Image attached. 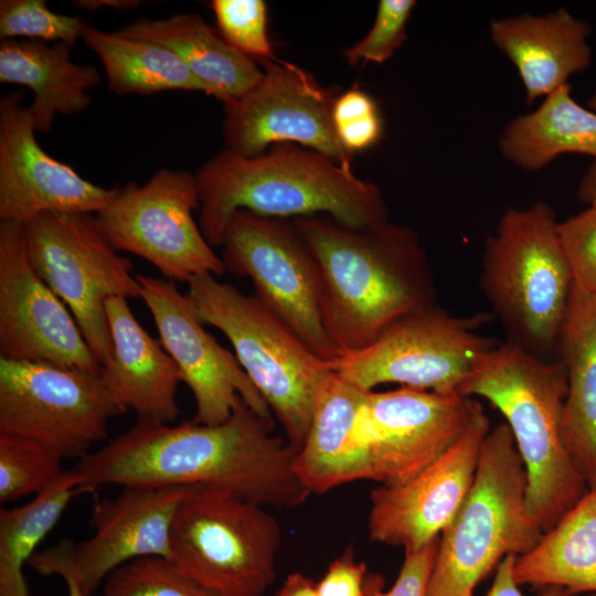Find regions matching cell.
<instances>
[{
  "label": "cell",
  "mask_w": 596,
  "mask_h": 596,
  "mask_svg": "<svg viewBox=\"0 0 596 596\" xmlns=\"http://www.w3.org/2000/svg\"><path fill=\"white\" fill-rule=\"evenodd\" d=\"M273 427L242 398L217 425L138 418L74 468L82 493L105 485L201 487L266 508H294L310 493L295 473L296 451Z\"/></svg>",
  "instance_id": "6da1fadb"
},
{
  "label": "cell",
  "mask_w": 596,
  "mask_h": 596,
  "mask_svg": "<svg viewBox=\"0 0 596 596\" xmlns=\"http://www.w3.org/2000/svg\"><path fill=\"white\" fill-rule=\"evenodd\" d=\"M292 224L315 259L321 320L338 356L438 306L432 267L412 228L389 221L350 227L318 215Z\"/></svg>",
  "instance_id": "7a4b0ae2"
},
{
  "label": "cell",
  "mask_w": 596,
  "mask_h": 596,
  "mask_svg": "<svg viewBox=\"0 0 596 596\" xmlns=\"http://www.w3.org/2000/svg\"><path fill=\"white\" fill-rule=\"evenodd\" d=\"M195 179L199 226L211 246L221 247L226 225L240 210L278 219L324 214L350 227L389 221L376 184L356 177L351 166L294 143L275 145L254 158L224 149Z\"/></svg>",
  "instance_id": "3957f363"
},
{
  "label": "cell",
  "mask_w": 596,
  "mask_h": 596,
  "mask_svg": "<svg viewBox=\"0 0 596 596\" xmlns=\"http://www.w3.org/2000/svg\"><path fill=\"white\" fill-rule=\"evenodd\" d=\"M567 372L505 341L476 364L461 394L486 398L504 417L526 471V508L543 533L589 490L562 437Z\"/></svg>",
  "instance_id": "277c9868"
},
{
  "label": "cell",
  "mask_w": 596,
  "mask_h": 596,
  "mask_svg": "<svg viewBox=\"0 0 596 596\" xmlns=\"http://www.w3.org/2000/svg\"><path fill=\"white\" fill-rule=\"evenodd\" d=\"M553 209H508L485 243L480 287L507 341L555 359L573 281Z\"/></svg>",
  "instance_id": "5b68a950"
},
{
  "label": "cell",
  "mask_w": 596,
  "mask_h": 596,
  "mask_svg": "<svg viewBox=\"0 0 596 596\" xmlns=\"http://www.w3.org/2000/svg\"><path fill=\"white\" fill-rule=\"evenodd\" d=\"M526 471L502 422L485 437L472 486L439 535L427 596H472L508 555L532 550L543 531L526 508Z\"/></svg>",
  "instance_id": "8992f818"
},
{
  "label": "cell",
  "mask_w": 596,
  "mask_h": 596,
  "mask_svg": "<svg viewBox=\"0 0 596 596\" xmlns=\"http://www.w3.org/2000/svg\"><path fill=\"white\" fill-rule=\"evenodd\" d=\"M195 317L230 340L235 356L272 413L287 443L301 449L317 394L333 371V361L318 356L255 296L215 279L212 274L188 281Z\"/></svg>",
  "instance_id": "52a82bcc"
},
{
  "label": "cell",
  "mask_w": 596,
  "mask_h": 596,
  "mask_svg": "<svg viewBox=\"0 0 596 596\" xmlns=\"http://www.w3.org/2000/svg\"><path fill=\"white\" fill-rule=\"evenodd\" d=\"M281 529L266 507L194 487L170 534V562L217 596H262L276 577Z\"/></svg>",
  "instance_id": "ba28073f"
},
{
  "label": "cell",
  "mask_w": 596,
  "mask_h": 596,
  "mask_svg": "<svg viewBox=\"0 0 596 596\" xmlns=\"http://www.w3.org/2000/svg\"><path fill=\"white\" fill-rule=\"evenodd\" d=\"M24 230L34 269L70 309L105 365L113 358L106 301L141 299L132 265L109 243L96 215L47 212L26 222Z\"/></svg>",
  "instance_id": "9c48e42d"
},
{
  "label": "cell",
  "mask_w": 596,
  "mask_h": 596,
  "mask_svg": "<svg viewBox=\"0 0 596 596\" xmlns=\"http://www.w3.org/2000/svg\"><path fill=\"white\" fill-rule=\"evenodd\" d=\"M489 312L455 316L439 305L400 319L365 348L338 356L333 370L353 385L461 394L478 361L497 344L478 333Z\"/></svg>",
  "instance_id": "30bf717a"
},
{
  "label": "cell",
  "mask_w": 596,
  "mask_h": 596,
  "mask_svg": "<svg viewBox=\"0 0 596 596\" xmlns=\"http://www.w3.org/2000/svg\"><path fill=\"white\" fill-rule=\"evenodd\" d=\"M100 373L0 359V432L35 440L63 458L91 454L124 414Z\"/></svg>",
  "instance_id": "8fae6325"
},
{
  "label": "cell",
  "mask_w": 596,
  "mask_h": 596,
  "mask_svg": "<svg viewBox=\"0 0 596 596\" xmlns=\"http://www.w3.org/2000/svg\"><path fill=\"white\" fill-rule=\"evenodd\" d=\"M199 205L195 174L161 169L143 185L119 188L96 219L115 249L142 257L169 280L188 283L226 273L193 217Z\"/></svg>",
  "instance_id": "7c38bea8"
},
{
  "label": "cell",
  "mask_w": 596,
  "mask_h": 596,
  "mask_svg": "<svg viewBox=\"0 0 596 596\" xmlns=\"http://www.w3.org/2000/svg\"><path fill=\"white\" fill-rule=\"evenodd\" d=\"M221 247L226 272L251 278L254 296L318 356L337 359L321 320L317 266L292 223L236 211Z\"/></svg>",
  "instance_id": "4fadbf2b"
},
{
  "label": "cell",
  "mask_w": 596,
  "mask_h": 596,
  "mask_svg": "<svg viewBox=\"0 0 596 596\" xmlns=\"http://www.w3.org/2000/svg\"><path fill=\"white\" fill-rule=\"evenodd\" d=\"M194 487H123L116 498L96 497L89 523L94 534L82 543L63 540L35 552L29 565L43 576L73 579L91 596L119 566L146 556L170 560L175 513Z\"/></svg>",
  "instance_id": "5bb4252c"
},
{
  "label": "cell",
  "mask_w": 596,
  "mask_h": 596,
  "mask_svg": "<svg viewBox=\"0 0 596 596\" xmlns=\"http://www.w3.org/2000/svg\"><path fill=\"white\" fill-rule=\"evenodd\" d=\"M263 66L259 82L225 104V149L254 158L268 146L298 143L351 166L353 155L340 143L332 123L338 94L295 64L276 58Z\"/></svg>",
  "instance_id": "9a60e30c"
},
{
  "label": "cell",
  "mask_w": 596,
  "mask_h": 596,
  "mask_svg": "<svg viewBox=\"0 0 596 596\" xmlns=\"http://www.w3.org/2000/svg\"><path fill=\"white\" fill-rule=\"evenodd\" d=\"M0 354L100 373L76 320L34 269L24 224L0 223Z\"/></svg>",
  "instance_id": "2e32d148"
},
{
  "label": "cell",
  "mask_w": 596,
  "mask_h": 596,
  "mask_svg": "<svg viewBox=\"0 0 596 596\" xmlns=\"http://www.w3.org/2000/svg\"><path fill=\"white\" fill-rule=\"evenodd\" d=\"M481 405L469 396L400 386L370 391L360 416L371 480L402 485L437 459Z\"/></svg>",
  "instance_id": "e0dca14e"
},
{
  "label": "cell",
  "mask_w": 596,
  "mask_h": 596,
  "mask_svg": "<svg viewBox=\"0 0 596 596\" xmlns=\"http://www.w3.org/2000/svg\"><path fill=\"white\" fill-rule=\"evenodd\" d=\"M136 276L160 342L194 396L193 421L206 425L224 423L242 398L259 416L274 422L269 406L236 356L203 328L188 296L179 291L174 281Z\"/></svg>",
  "instance_id": "ac0fdd59"
},
{
  "label": "cell",
  "mask_w": 596,
  "mask_h": 596,
  "mask_svg": "<svg viewBox=\"0 0 596 596\" xmlns=\"http://www.w3.org/2000/svg\"><path fill=\"white\" fill-rule=\"evenodd\" d=\"M490 421L482 406L464 433L437 459L398 486H377L370 494L371 541L404 552L437 539L466 499Z\"/></svg>",
  "instance_id": "d6986e66"
},
{
  "label": "cell",
  "mask_w": 596,
  "mask_h": 596,
  "mask_svg": "<svg viewBox=\"0 0 596 596\" xmlns=\"http://www.w3.org/2000/svg\"><path fill=\"white\" fill-rule=\"evenodd\" d=\"M22 95L0 102V220L25 224L47 213H98L119 188H103L47 155Z\"/></svg>",
  "instance_id": "ffe728a7"
},
{
  "label": "cell",
  "mask_w": 596,
  "mask_h": 596,
  "mask_svg": "<svg viewBox=\"0 0 596 596\" xmlns=\"http://www.w3.org/2000/svg\"><path fill=\"white\" fill-rule=\"evenodd\" d=\"M369 392L334 370L322 383L306 440L294 459L295 473L310 494L371 480V465L359 428Z\"/></svg>",
  "instance_id": "44dd1931"
},
{
  "label": "cell",
  "mask_w": 596,
  "mask_h": 596,
  "mask_svg": "<svg viewBox=\"0 0 596 596\" xmlns=\"http://www.w3.org/2000/svg\"><path fill=\"white\" fill-rule=\"evenodd\" d=\"M127 300L111 297L106 301L113 358L102 366L100 375L113 396L138 418L170 423L180 413L179 369L162 343L140 326Z\"/></svg>",
  "instance_id": "7402d4cb"
},
{
  "label": "cell",
  "mask_w": 596,
  "mask_h": 596,
  "mask_svg": "<svg viewBox=\"0 0 596 596\" xmlns=\"http://www.w3.org/2000/svg\"><path fill=\"white\" fill-rule=\"evenodd\" d=\"M590 26L558 9L543 17L493 20V43L512 61L523 82L526 103L547 96L590 64L586 39Z\"/></svg>",
  "instance_id": "603a6c76"
},
{
  "label": "cell",
  "mask_w": 596,
  "mask_h": 596,
  "mask_svg": "<svg viewBox=\"0 0 596 596\" xmlns=\"http://www.w3.org/2000/svg\"><path fill=\"white\" fill-rule=\"evenodd\" d=\"M557 358L567 372L563 441L590 489L596 486V297L572 288Z\"/></svg>",
  "instance_id": "cb8c5ba5"
},
{
  "label": "cell",
  "mask_w": 596,
  "mask_h": 596,
  "mask_svg": "<svg viewBox=\"0 0 596 596\" xmlns=\"http://www.w3.org/2000/svg\"><path fill=\"white\" fill-rule=\"evenodd\" d=\"M72 47L63 42L49 45L40 40H1L0 82L23 85L34 93L29 110L36 131H49L56 115L87 109V89L100 81L95 66L72 61Z\"/></svg>",
  "instance_id": "d4e9b609"
},
{
  "label": "cell",
  "mask_w": 596,
  "mask_h": 596,
  "mask_svg": "<svg viewBox=\"0 0 596 596\" xmlns=\"http://www.w3.org/2000/svg\"><path fill=\"white\" fill-rule=\"evenodd\" d=\"M173 52L213 96L228 104L256 85L264 75L257 62L232 47L196 13L166 19L142 18L118 30Z\"/></svg>",
  "instance_id": "484cf974"
},
{
  "label": "cell",
  "mask_w": 596,
  "mask_h": 596,
  "mask_svg": "<svg viewBox=\"0 0 596 596\" xmlns=\"http://www.w3.org/2000/svg\"><path fill=\"white\" fill-rule=\"evenodd\" d=\"M513 576L519 585L596 593V486L532 550L515 557Z\"/></svg>",
  "instance_id": "4316f807"
},
{
  "label": "cell",
  "mask_w": 596,
  "mask_h": 596,
  "mask_svg": "<svg viewBox=\"0 0 596 596\" xmlns=\"http://www.w3.org/2000/svg\"><path fill=\"white\" fill-rule=\"evenodd\" d=\"M499 146L514 164L538 170L562 153L592 156L596 161V114L579 106L565 84L546 96L540 107L504 128Z\"/></svg>",
  "instance_id": "83f0119b"
},
{
  "label": "cell",
  "mask_w": 596,
  "mask_h": 596,
  "mask_svg": "<svg viewBox=\"0 0 596 596\" xmlns=\"http://www.w3.org/2000/svg\"><path fill=\"white\" fill-rule=\"evenodd\" d=\"M82 40L104 65L108 87L117 95H149L162 91H199L210 95L187 65L167 47L106 32L87 24Z\"/></svg>",
  "instance_id": "f1b7e54d"
},
{
  "label": "cell",
  "mask_w": 596,
  "mask_h": 596,
  "mask_svg": "<svg viewBox=\"0 0 596 596\" xmlns=\"http://www.w3.org/2000/svg\"><path fill=\"white\" fill-rule=\"evenodd\" d=\"M81 492L75 468L26 504L0 512V596H30L23 573L35 547Z\"/></svg>",
  "instance_id": "f546056e"
},
{
  "label": "cell",
  "mask_w": 596,
  "mask_h": 596,
  "mask_svg": "<svg viewBox=\"0 0 596 596\" xmlns=\"http://www.w3.org/2000/svg\"><path fill=\"white\" fill-rule=\"evenodd\" d=\"M63 459L35 440L0 432V502L36 496L51 488L66 471Z\"/></svg>",
  "instance_id": "4dcf8cb0"
},
{
  "label": "cell",
  "mask_w": 596,
  "mask_h": 596,
  "mask_svg": "<svg viewBox=\"0 0 596 596\" xmlns=\"http://www.w3.org/2000/svg\"><path fill=\"white\" fill-rule=\"evenodd\" d=\"M102 596H217L198 585L167 558L146 556L130 561L105 579Z\"/></svg>",
  "instance_id": "1f68e13d"
},
{
  "label": "cell",
  "mask_w": 596,
  "mask_h": 596,
  "mask_svg": "<svg viewBox=\"0 0 596 596\" xmlns=\"http://www.w3.org/2000/svg\"><path fill=\"white\" fill-rule=\"evenodd\" d=\"M86 25L76 17L51 11L44 0L0 1L1 40L22 36L74 46L77 39H82Z\"/></svg>",
  "instance_id": "d6a6232c"
},
{
  "label": "cell",
  "mask_w": 596,
  "mask_h": 596,
  "mask_svg": "<svg viewBox=\"0 0 596 596\" xmlns=\"http://www.w3.org/2000/svg\"><path fill=\"white\" fill-rule=\"evenodd\" d=\"M219 34L236 51L262 64L276 60L267 32L263 0H213Z\"/></svg>",
  "instance_id": "836d02e7"
},
{
  "label": "cell",
  "mask_w": 596,
  "mask_h": 596,
  "mask_svg": "<svg viewBox=\"0 0 596 596\" xmlns=\"http://www.w3.org/2000/svg\"><path fill=\"white\" fill-rule=\"evenodd\" d=\"M414 0H381L374 23L368 34L343 52L349 65L359 62L383 63L406 41V24Z\"/></svg>",
  "instance_id": "e575fe53"
},
{
  "label": "cell",
  "mask_w": 596,
  "mask_h": 596,
  "mask_svg": "<svg viewBox=\"0 0 596 596\" xmlns=\"http://www.w3.org/2000/svg\"><path fill=\"white\" fill-rule=\"evenodd\" d=\"M332 123L342 147L354 155L374 146L383 135V120L375 100L360 88L338 94Z\"/></svg>",
  "instance_id": "d590c367"
},
{
  "label": "cell",
  "mask_w": 596,
  "mask_h": 596,
  "mask_svg": "<svg viewBox=\"0 0 596 596\" xmlns=\"http://www.w3.org/2000/svg\"><path fill=\"white\" fill-rule=\"evenodd\" d=\"M557 233L573 289L596 297V207L558 222Z\"/></svg>",
  "instance_id": "8d00e7d4"
},
{
  "label": "cell",
  "mask_w": 596,
  "mask_h": 596,
  "mask_svg": "<svg viewBox=\"0 0 596 596\" xmlns=\"http://www.w3.org/2000/svg\"><path fill=\"white\" fill-rule=\"evenodd\" d=\"M439 536L423 547L404 552V561L392 587L384 590L381 575L369 573L366 596H427L428 582L437 555Z\"/></svg>",
  "instance_id": "74e56055"
},
{
  "label": "cell",
  "mask_w": 596,
  "mask_h": 596,
  "mask_svg": "<svg viewBox=\"0 0 596 596\" xmlns=\"http://www.w3.org/2000/svg\"><path fill=\"white\" fill-rule=\"evenodd\" d=\"M369 572L364 562H356L351 549L332 561L316 583L319 596H366Z\"/></svg>",
  "instance_id": "f35d334b"
},
{
  "label": "cell",
  "mask_w": 596,
  "mask_h": 596,
  "mask_svg": "<svg viewBox=\"0 0 596 596\" xmlns=\"http://www.w3.org/2000/svg\"><path fill=\"white\" fill-rule=\"evenodd\" d=\"M514 555L505 556L496 568L493 583L487 596H524L513 576ZM540 596H573L558 586L545 587Z\"/></svg>",
  "instance_id": "ab89813d"
},
{
  "label": "cell",
  "mask_w": 596,
  "mask_h": 596,
  "mask_svg": "<svg viewBox=\"0 0 596 596\" xmlns=\"http://www.w3.org/2000/svg\"><path fill=\"white\" fill-rule=\"evenodd\" d=\"M274 596H319L316 583L302 573L289 574Z\"/></svg>",
  "instance_id": "60d3db41"
},
{
  "label": "cell",
  "mask_w": 596,
  "mask_h": 596,
  "mask_svg": "<svg viewBox=\"0 0 596 596\" xmlns=\"http://www.w3.org/2000/svg\"><path fill=\"white\" fill-rule=\"evenodd\" d=\"M578 198L588 206L596 207V161L581 180Z\"/></svg>",
  "instance_id": "b9f144b4"
},
{
  "label": "cell",
  "mask_w": 596,
  "mask_h": 596,
  "mask_svg": "<svg viewBox=\"0 0 596 596\" xmlns=\"http://www.w3.org/2000/svg\"><path fill=\"white\" fill-rule=\"evenodd\" d=\"M73 4L85 10H97L100 8H114L120 10L134 9L140 4L137 0H76Z\"/></svg>",
  "instance_id": "7bdbcfd3"
},
{
  "label": "cell",
  "mask_w": 596,
  "mask_h": 596,
  "mask_svg": "<svg viewBox=\"0 0 596 596\" xmlns=\"http://www.w3.org/2000/svg\"><path fill=\"white\" fill-rule=\"evenodd\" d=\"M67 586V595L68 596H84L78 587V585L73 579H66L65 581Z\"/></svg>",
  "instance_id": "ee69618b"
},
{
  "label": "cell",
  "mask_w": 596,
  "mask_h": 596,
  "mask_svg": "<svg viewBox=\"0 0 596 596\" xmlns=\"http://www.w3.org/2000/svg\"><path fill=\"white\" fill-rule=\"evenodd\" d=\"M589 105L596 109V96L590 100Z\"/></svg>",
  "instance_id": "f6af8a7d"
},
{
  "label": "cell",
  "mask_w": 596,
  "mask_h": 596,
  "mask_svg": "<svg viewBox=\"0 0 596 596\" xmlns=\"http://www.w3.org/2000/svg\"><path fill=\"white\" fill-rule=\"evenodd\" d=\"M573 596H596V593H592V594H582V595H573Z\"/></svg>",
  "instance_id": "bcb514c9"
}]
</instances>
